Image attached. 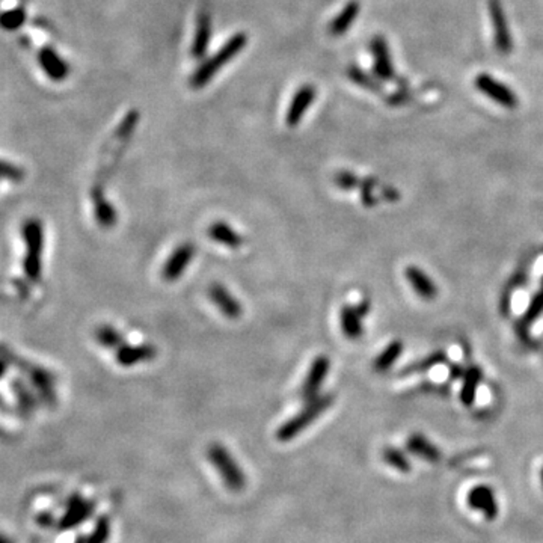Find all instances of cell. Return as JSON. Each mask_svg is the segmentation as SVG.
<instances>
[{
    "label": "cell",
    "instance_id": "cell-1",
    "mask_svg": "<svg viewBox=\"0 0 543 543\" xmlns=\"http://www.w3.org/2000/svg\"><path fill=\"white\" fill-rule=\"evenodd\" d=\"M21 237L26 248L23 258V272L32 282H39L43 275L44 226L39 219L30 217L21 225Z\"/></svg>",
    "mask_w": 543,
    "mask_h": 543
},
{
    "label": "cell",
    "instance_id": "cell-2",
    "mask_svg": "<svg viewBox=\"0 0 543 543\" xmlns=\"http://www.w3.org/2000/svg\"><path fill=\"white\" fill-rule=\"evenodd\" d=\"M248 44V35L245 32H239L231 39H228L222 47L221 50L215 53L212 58L206 59L201 66L197 68V71L193 72V76L190 77V88L192 89H201L204 88L210 80H212L219 70H222L226 63H230L236 56L246 47Z\"/></svg>",
    "mask_w": 543,
    "mask_h": 543
},
{
    "label": "cell",
    "instance_id": "cell-3",
    "mask_svg": "<svg viewBox=\"0 0 543 543\" xmlns=\"http://www.w3.org/2000/svg\"><path fill=\"white\" fill-rule=\"evenodd\" d=\"M335 397L332 393L320 394L315 397L314 400L306 402L305 408L299 411L295 417L287 419L278 431H277V440L279 442H290L297 437L302 432H305L315 419H319L323 413H325L332 404H334Z\"/></svg>",
    "mask_w": 543,
    "mask_h": 543
},
{
    "label": "cell",
    "instance_id": "cell-4",
    "mask_svg": "<svg viewBox=\"0 0 543 543\" xmlns=\"http://www.w3.org/2000/svg\"><path fill=\"white\" fill-rule=\"evenodd\" d=\"M207 456L210 464L215 466L217 474L221 475L226 489L231 492H241L246 488L248 480L245 473H243V469L237 464V460L234 459V456L222 444H210Z\"/></svg>",
    "mask_w": 543,
    "mask_h": 543
},
{
    "label": "cell",
    "instance_id": "cell-5",
    "mask_svg": "<svg viewBox=\"0 0 543 543\" xmlns=\"http://www.w3.org/2000/svg\"><path fill=\"white\" fill-rule=\"evenodd\" d=\"M329 370H330V359L328 358V356L326 355L315 356L311 362L310 368H308V371H306V376L302 382L301 391H299L301 400H304L306 403V402L314 400L315 397L320 395L322 385L326 380V377L329 375Z\"/></svg>",
    "mask_w": 543,
    "mask_h": 543
},
{
    "label": "cell",
    "instance_id": "cell-6",
    "mask_svg": "<svg viewBox=\"0 0 543 543\" xmlns=\"http://www.w3.org/2000/svg\"><path fill=\"white\" fill-rule=\"evenodd\" d=\"M195 255L197 248L193 243H180L166 258L164 269H161V278H164L165 282H175L180 279L184 272L188 270V267L193 258H195Z\"/></svg>",
    "mask_w": 543,
    "mask_h": 543
},
{
    "label": "cell",
    "instance_id": "cell-7",
    "mask_svg": "<svg viewBox=\"0 0 543 543\" xmlns=\"http://www.w3.org/2000/svg\"><path fill=\"white\" fill-rule=\"evenodd\" d=\"M95 510V502L91 500H85L80 493H75L68 500L66 513L59 520V529L62 531H68L77 529L79 525L86 522L92 516Z\"/></svg>",
    "mask_w": 543,
    "mask_h": 543
},
{
    "label": "cell",
    "instance_id": "cell-8",
    "mask_svg": "<svg viewBox=\"0 0 543 543\" xmlns=\"http://www.w3.org/2000/svg\"><path fill=\"white\" fill-rule=\"evenodd\" d=\"M23 373H26V376L29 377L30 384L34 385L39 399H41L46 404H48V406H55L56 402H58V395H56V390H55L53 373L46 370L41 366H35V364L32 362H29V366Z\"/></svg>",
    "mask_w": 543,
    "mask_h": 543
},
{
    "label": "cell",
    "instance_id": "cell-9",
    "mask_svg": "<svg viewBox=\"0 0 543 543\" xmlns=\"http://www.w3.org/2000/svg\"><path fill=\"white\" fill-rule=\"evenodd\" d=\"M208 297L225 319L239 320L243 315V305L224 284L213 282L208 287Z\"/></svg>",
    "mask_w": 543,
    "mask_h": 543
},
{
    "label": "cell",
    "instance_id": "cell-10",
    "mask_svg": "<svg viewBox=\"0 0 543 543\" xmlns=\"http://www.w3.org/2000/svg\"><path fill=\"white\" fill-rule=\"evenodd\" d=\"M468 506L477 510V512H480L486 520H495L500 513V507H498V500L495 492H493L492 488L486 484H480V486H475L471 491L468 492Z\"/></svg>",
    "mask_w": 543,
    "mask_h": 543
},
{
    "label": "cell",
    "instance_id": "cell-11",
    "mask_svg": "<svg viewBox=\"0 0 543 543\" xmlns=\"http://www.w3.org/2000/svg\"><path fill=\"white\" fill-rule=\"evenodd\" d=\"M157 356V348L152 344H123L115 351V359L121 367H135L148 362Z\"/></svg>",
    "mask_w": 543,
    "mask_h": 543
},
{
    "label": "cell",
    "instance_id": "cell-12",
    "mask_svg": "<svg viewBox=\"0 0 543 543\" xmlns=\"http://www.w3.org/2000/svg\"><path fill=\"white\" fill-rule=\"evenodd\" d=\"M475 86L480 89L483 94H486L493 101L500 103L501 106L506 108H515L516 106V95L510 88L504 86L498 80L488 75H480L475 79Z\"/></svg>",
    "mask_w": 543,
    "mask_h": 543
},
{
    "label": "cell",
    "instance_id": "cell-13",
    "mask_svg": "<svg viewBox=\"0 0 543 543\" xmlns=\"http://www.w3.org/2000/svg\"><path fill=\"white\" fill-rule=\"evenodd\" d=\"M91 202L95 221L103 228H112L118 222L117 208L113 207L112 202L104 195L101 186L95 184L91 190Z\"/></svg>",
    "mask_w": 543,
    "mask_h": 543
},
{
    "label": "cell",
    "instance_id": "cell-14",
    "mask_svg": "<svg viewBox=\"0 0 543 543\" xmlns=\"http://www.w3.org/2000/svg\"><path fill=\"white\" fill-rule=\"evenodd\" d=\"M315 88L313 85H305L297 89L293 100L290 103V108L286 113V124L287 127H296L301 123L304 115L306 113L308 108L311 106V103L315 100Z\"/></svg>",
    "mask_w": 543,
    "mask_h": 543
},
{
    "label": "cell",
    "instance_id": "cell-15",
    "mask_svg": "<svg viewBox=\"0 0 543 543\" xmlns=\"http://www.w3.org/2000/svg\"><path fill=\"white\" fill-rule=\"evenodd\" d=\"M212 37V15L208 10H201L197 19L195 39L192 44V56L195 59H201L206 55L207 47Z\"/></svg>",
    "mask_w": 543,
    "mask_h": 543
},
{
    "label": "cell",
    "instance_id": "cell-16",
    "mask_svg": "<svg viewBox=\"0 0 543 543\" xmlns=\"http://www.w3.org/2000/svg\"><path fill=\"white\" fill-rule=\"evenodd\" d=\"M208 237L219 243V245L230 249H237L245 243L241 234H239L230 224L224 221H216L208 226Z\"/></svg>",
    "mask_w": 543,
    "mask_h": 543
},
{
    "label": "cell",
    "instance_id": "cell-17",
    "mask_svg": "<svg viewBox=\"0 0 543 543\" xmlns=\"http://www.w3.org/2000/svg\"><path fill=\"white\" fill-rule=\"evenodd\" d=\"M362 317L364 315L358 311V308L351 305H344L339 311V325L344 337L351 342H356L364 335Z\"/></svg>",
    "mask_w": 543,
    "mask_h": 543
},
{
    "label": "cell",
    "instance_id": "cell-18",
    "mask_svg": "<svg viewBox=\"0 0 543 543\" xmlns=\"http://www.w3.org/2000/svg\"><path fill=\"white\" fill-rule=\"evenodd\" d=\"M371 52L375 56V72L384 80H391L394 77V68L391 63V56L388 52V44L382 37H376L371 41Z\"/></svg>",
    "mask_w": 543,
    "mask_h": 543
},
{
    "label": "cell",
    "instance_id": "cell-19",
    "mask_svg": "<svg viewBox=\"0 0 543 543\" xmlns=\"http://www.w3.org/2000/svg\"><path fill=\"white\" fill-rule=\"evenodd\" d=\"M404 277H406L408 282L413 287L418 296L427 299V301L436 297L437 288L435 286V282L427 277L426 272L418 269L417 266H409L408 269L404 270Z\"/></svg>",
    "mask_w": 543,
    "mask_h": 543
},
{
    "label": "cell",
    "instance_id": "cell-20",
    "mask_svg": "<svg viewBox=\"0 0 543 543\" xmlns=\"http://www.w3.org/2000/svg\"><path fill=\"white\" fill-rule=\"evenodd\" d=\"M491 17L493 21V30H495V43L501 52H509L510 47H512V41H510V34L509 28L506 24V17L504 12H502V8L498 3V0H491Z\"/></svg>",
    "mask_w": 543,
    "mask_h": 543
},
{
    "label": "cell",
    "instance_id": "cell-21",
    "mask_svg": "<svg viewBox=\"0 0 543 543\" xmlns=\"http://www.w3.org/2000/svg\"><path fill=\"white\" fill-rule=\"evenodd\" d=\"M406 447L415 456L423 457L427 462H432V464L441 460V451L437 450L436 445H433L427 437L419 433H413L408 437Z\"/></svg>",
    "mask_w": 543,
    "mask_h": 543
},
{
    "label": "cell",
    "instance_id": "cell-22",
    "mask_svg": "<svg viewBox=\"0 0 543 543\" xmlns=\"http://www.w3.org/2000/svg\"><path fill=\"white\" fill-rule=\"evenodd\" d=\"M359 10H361V5H359L358 0H351V2H348L343 8V11L339 12L334 20H332L330 26H329L330 35L339 37V35H343L346 30L351 29L353 21L356 20V17H358Z\"/></svg>",
    "mask_w": 543,
    "mask_h": 543
},
{
    "label": "cell",
    "instance_id": "cell-23",
    "mask_svg": "<svg viewBox=\"0 0 543 543\" xmlns=\"http://www.w3.org/2000/svg\"><path fill=\"white\" fill-rule=\"evenodd\" d=\"M482 370L478 367H473L466 371L465 379H464V386L460 390V402L465 404V406H471L475 402V394L478 390V384L482 380Z\"/></svg>",
    "mask_w": 543,
    "mask_h": 543
},
{
    "label": "cell",
    "instance_id": "cell-24",
    "mask_svg": "<svg viewBox=\"0 0 543 543\" xmlns=\"http://www.w3.org/2000/svg\"><path fill=\"white\" fill-rule=\"evenodd\" d=\"M403 352V344L400 342H393L388 344L382 353H380L377 358L373 362V370L376 373H384L386 370H390L395 361L400 358V355Z\"/></svg>",
    "mask_w": 543,
    "mask_h": 543
},
{
    "label": "cell",
    "instance_id": "cell-25",
    "mask_svg": "<svg viewBox=\"0 0 543 543\" xmlns=\"http://www.w3.org/2000/svg\"><path fill=\"white\" fill-rule=\"evenodd\" d=\"M94 337L97 343L103 346L104 348H119L124 343V335L121 332L113 328L112 325H100L94 330Z\"/></svg>",
    "mask_w": 543,
    "mask_h": 543
},
{
    "label": "cell",
    "instance_id": "cell-26",
    "mask_svg": "<svg viewBox=\"0 0 543 543\" xmlns=\"http://www.w3.org/2000/svg\"><path fill=\"white\" fill-rule=\"evenodd\" d=\"M11 390L17 397V403H19V408L20 411L24 413V415H29L30 412H34V409L37 408V399L29 391V388L24 385L20 379H14L11 382Z\"/></svg>",
    "mask_w": 543,
    "mask_h": 543
},
{
    "label": "cell",
    "instance_id": "cell-27",
    "mask_svg": "<svg viewBox=\"0 0 543 543\" xmlns=\"http://www.w3.org/2000/svg\"><path fill=\"white\" fill-rule=\"evenodd\" d=\"M382 459H384L385 464L393 466L394 469H397V471H400L403 474L409 473L411 468H412L411 462L408 460L406 456H404V453L394 448V447H386L382 451Z\"/></svg>",
    "mask_w": 543,
    "mask_h": 543
},
{
    "label": "cell",
    "instance_id": "cell-28",
    "mask_svg": "<svg viewBox=\"0 0 543 543\" xmlns=\"http://www.w3.org/2000/svg\"><path fill=\"white\" fill-rule=\"evenodd\" d=\"M112 531V521L110 516L101 515L95 522L92 533L86 537L88 543H108Z\"/></svg>",
    "mask_w": 543,
    "mask_h": 543
},
{
    "label": "cell",
    "instance_id": "cell-29",
    "mask_svg": "<svg viewBox=\"0 0 543 543\" xmlns=\"http://www.w3.org/2000/svg\"><path fill=\"white\" fill-rule=\"evenodd\" d=\"M543 313V281H542V287L540 290L536 293V296L533 297V301L529 306V310H526L525 315H524V320L522 323L524 325H529V323H533L536 320L539 315Z\"/></svg>",
    "mask_w": 543,
    "mask_h": 543
},
{
    "label": "cell",
    "instance_id": "cell-30",
    "mask_svg": "<svg viewBox=\"0 0 543 543\" xmlns=\"http://www.w3.org/2000/svg\"><path fill=\"white\" fill-rule=\"evenodd\" d=\"M334 183L342 190H353L359 188L361 180L351 171H339L334 177Z\"/></svg>",
    "mask_w": 543,
    "mask_h": 543
},
{
    "label": "cell",
    "instance_id": "cell-31",
    "mask_svg": "<svg viewBox=\"0 0 543 543\" xmlns=\"http://www.w3.org/2000/svg\"><path fill=\"white\" fill-rule=\"evenodd\" d=\"M0 178H5V180H10L14 183H20L24 178V172L21 168L10 164V161L0 160Z\"/></svg>",
    "mask_w": 543,
    "mask_h": 543
},
{
    "label": "cell",
    "instance_id": "cell-32",
    "mask_svg": "<svg viewBox=\"0 0 543 543\" xmlns=\"http://www.w3.org/2000/svg\"><path fill=\"white\" fill-rule=\"evenodd\" d=\"M375 186L376 181L373 180V178H366V180H361L359 184V189H361V199L366 207H373L376 204V198H375Z\"/></svg>",
    "mask_w": 543,
    "mask_h": 543
},
{
    "label": "cell",
    "instance_id": "cell-33",
    "mask_svg": "<svg viewBox=\"0 0 543 543\" xmlns=\"http://www.w3.org/2000/svg\"><path fill=\"white\" fill-rule=\"evenodd\" d=\"M348 76H351L355 82L359 83L361 86L368 88V89H371V91H379L377 83L373 82V79L370 76H367L364 71H361L359 68L352 67L351 70H348Z\"/></svg>",
    "mask_w": 543,
    "mask_h": 543
},
{
    "label": "cell",
    "instance_id": "cell-34",
    "mask_svg": "<svg viewBox=\"0 0 543 543\" xmlns=\"http://www.w3.org/2000/svg\"><path fill=\"white\" fill-rule=\"evenodd\" d=\"M37 524L41 526H52L55 524V517L52 513H41L37 517Z\"/></svg>",
    "mask_w": 543,
    "mask_h": 543
},
{
    "label": "cell",
    "instance_id": "cell-35",
    "mask_svg": "<svg viewBox=\"0 0 543 543\" xmlns=\"http://www.w3.org/2000/svg\"><path fill=\"white\" fill-rule=\"evenodd\" d=\"M6 366L8 364L3 361V359H0V379L3 377V375H5V371H6Z\"/></svg>",
    "mask_w": 543,
    "mask_h": 543
},
{
    "label": "cell",
    "instance_id": "cell-36",
    "mask_svg": "<svg viewBox=\"0 0 543 543\" xmlns=\"http://www.w3.org/2000/svg\"><path fill=\"white\" fill-rule=\"evenodd\" d=\"M0 543H14V540H11L10 537L5 536V534H0Z\"/></svg>",
    "mask_w": 543,
    "mask_h": 543
},
{
    "label": "cell",
    "instance_id": "cell-37",
    "mask_svg": "<svg viewBox=\"0 0 543 543\" xmlns=\"http://www.w3.org/2000/svg\"><path fill=\"white\" fill-rule=\"evenodd\" d=\"M75 543H88L86 542V537H83V536H79L77 539H76V542Z\"/></svg>",
    "mask_w": 543,
    "mask_h": 543
},
{
    "label": "cell",
    "instance_id": "cell-38",
    "mask_svg": "<svg viewBox=\"0 0 543 543\" xmlns=\"http://www.w3.org/2000/svg\"><path fill=\"white\" fill-rule=\"evenodd\" d=\"M540 480H542V486H543V468H542V471H540Z\"/></svg>",
    "mask_w": 543,
    "mask_h": 543
}]
</instances>
